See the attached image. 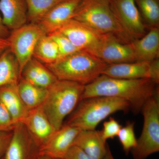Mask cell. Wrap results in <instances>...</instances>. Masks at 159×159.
Returning a JSON list of instances; mask_svg holds the SVG:
<instances>
[{
	"label": "cell",
	"mask_w": 159,
	"mask_h": 159,
	"mask_svg": "<svg viewBox=\"0 0 159 159\" xmlns=\"http://www.w3.org/2000/svg\"><path fill=\"white\" fill-rule=\"evenodd\" d=\"M155 83L150 79H124L102 75L84 86L81 99L90 97H117L126 100L134 113L142 111L145 102L159 93ZM81 99V100H82Z\"/></svg>",
	"instance_id": "cell-1"
},
{
	"label": "cell",
	"mask_w": 159,
	"mask_h": 159,
	"mask_svg": "<svg viewBox=\"0 0 159 159\" xmlns=\"http://www.w3.org/2000/svg\"><path fill=\"white\" fill-rule=\"evenodd\" d=\"M45 65L57 79L85 86L102 75L108 64L86 51H80Z\"/></svg>",
	"instance_id": "cell-2"
},
{
	"label": "cell",
	"mask_w": 159,
	"mask_h": 159,
	"mask_svg": "<svg viewBox=\"0 0 159 159\" xmlns=\"http://www.w3.org/2000/svg\"><path fill=\"white\" fill-rule=\"evenodd\" d=\"M84 88L78 83L57 79L47 89L40 106L55 130L62 126L65 119L81 101Z\"/></svg>",
	"instance_id": "cell-3"
},
{
	"label": "cell",
	"mask_w": 159,
	"mask_h": 159,
	"mask_svg": "<svg viewBox=\"0 0 159 159\" xmlns=\"http://www.w3.org/2000/svg\"><path fill=\"white\" fill-rule=\"evenodd\" d=\"M72 19L102 34H112L122 42L129 43L134 40L114 14L110 0H82Z\"/></svg>",
	"instance_id": "cell-4"
},
{
	"label": "cell",
	"mask_w": 159,
	"mask_h": 159,
	"mask_svg": "<svg viewBox=\"0 0 159 159\" xmlns=\"http://www.w3.org/2000/svg\"><path fill=\"white\" fill-rule=\"evenodd\" d=\"M66 124L80 130H93L102 120L118 111L130 109L129 102L114 97H97L83 99Z\"/></svg>",
	"instance_id": "cell-5"
},
{
	"label": "cell",
	"mask_w": 159,
	"mask_h": 159,
	"mask_svg": "<svg viewBox=\"0 0 159 159\" xmlns=\"http://www.w3.org/2000/svg\"><path fill=\"white\" fill-rule=\"evenodd\" d=\"M142 111L143 128L136 146L131 150L134 159H146L159 151V93L145 102Z\"/></svg>",
	"instance_id": "cell-6"
},
{
	"label": "cell",
	"mask_w": 159,
	"mask_h": 159,
	"mask_svg": "<svg viewBox=\"0 0 159 159\" xmlns=\"http://www.w3.org/2000/svg\"><path fill=\"white\" fill-rule=\"evenodd\" d=\"M44 34L37 24L29 23L11 31L7 39L9 49L17 59L20 74L27 63L33 57L35 46Z\"/></svg>",
	"instance_id": "cell-7"
},
{
	"label": "cell",
	"mask_w": 159,
	"mask_h": 159,
	"mask_svg": "<svg viewBox=\"0 0 159 159\" xmlns=\"http://www.w3.org/2000/svg\"><path fill=\"white\" fill-rule=\"evenodd\" d=\"M88 53L108 65L136 61L131 43L122 42L111 34H103L97 45Z\"/></svg>",
	"instance_id": "cell-8"
},
{
	"label": "cell",
	"mask_w": 159,
	"mask_h": 159,
	"mask_svg": "<svg viewBox=\"0 0 159 159\" xmlns=\"http://www.w3.org/2000/svg\"><path fill=\"white\" fill-rule=\"evenodd\" d=\"M111 7L119 22L134 40L146 33V28L134 0H110Z\"/></svg>",
	"instance_id": "cell-9"
},
{
	"label": "cell",
	"mask_w": 159,
	"mask_h": 159,
	"mask_svg": "<svg viewBox=\"0 0 159 159\" xmlns=\"http://www.w3.org/2000/svg\"><path fill=\"white\" fill-rule=\"evenodd\" d=\"M39 156V146L25 125L21 122L16 123L4 159H38Z\"/></svg>",
	"instance_id": "cell-10"
},
{
	"label": "cell",
	"mask_w": 159,
	"mask_h": 159,
	"mask_svg": "<svg viewBox=\"0 0 159 159\" xmlns=\"http://www.w3.org/2000/svg\"><path fill=\"white\" fill-rule=\"evenodd\" d=\"M80 130L68 124L55 131L39 148V155L52 159H64Z\"/></svg>",
	"instance_id": "cell-11"
},
{
	"label": "cell",
	"mask_w": 159,
	"mask_h": 159,
	"mask_svg": "<svg viewBox=\"0 0 159 159\" xmlns=\"http://www.w3.org/2000/svg\"><path fill=\"white\" fill-rule=\"evenodd\" d=\"M57 31L66 36L80 50L87 52L97 45L105 34L73 19L69 20Z\"/></svg>",
	"instance_id": "cell-12"
},
{
	"label": "cell",
	"mask_w": 159,
	"mask_h": 159,
	"mask_svg": "<svg viewBox=\"0 0 159 159\" xmlns=\"http://www.w3.org/2000/svg\"><path fill=\"white\" fill-rule=\"evenodd\" d=\"M82 0H64L54 6L41 19L37 25L48 34L57 31L73 16Z\"/></svg>",
	"instance_id": "cell-13"
},
{
	"label": "cell",
	"mask_w": 159,
	"mask_h": 159,
	"mask_svg": "<svg viewBox=\"0 0 159 159\" xmlns=\"http://www.w3.org/2000/svg\"><path fill=\"white\" fill-rule=\"evenodd\" d=\"M22 123L31 138L39 147L54 133L53 128L40 106L29 110Z\"/></svg>",
	"instance_id": "cell-14"
},
{
	"label": "cell",
	"mask_w": 159,
	"mask_h": 159,
	"mask_svg": "<svg viewBox=\"0 0 159 159\" xmlns=\"http://www.w3.org/2000/svg\"><path fill=\"white\" fill-rule=\"evenodd\" d=\"M102 75L119 79H151V61L108 64Z\"/></svg>",
	"instance_id": "cell-15"
},
{
	"label": "cell",
	"mask_w": 159,
	"mask_h": 159,
	"mask_svg": "<svg viewBox=\"0 0 159 159\" xmlns=\"http://www.w3.org/2000/svg\"><path fill=\"white\" fill-rule=\"evenodd\" d=\"M136 61H151L159 58V28L153 27L142 37L131 43Z\"/></svg>",
	"instance_id": "cell-16"
},
{
	"label": "cell",
	"mask_w": 159,
	"mask_h": 159,
	"mask_svg": "<svg viewBox=\"0 0 159 159\" xmlns=\"http://www.w3.org/2000/svg\"><path fill=\"white\" fill-rule=\"evenodd\" d=\"M3 23L10 31L27 24L28 9L26 0H0Z\"/></svg>",
	"instance_id": "cell-17"
},
{
	"label": "cell",
	"mask_w": 159,
	"mask_h": 159,
	"mask_svg": "<svg viewBox=\"0 0 159 159\" xmlns=\"http://www.w3.org/2000/svg\"><path fill=\"white\" fill-rule=\"evenodd\" d=\"M17 84H9L0 88V101L16 124L22 122L29 111L20 97Z\"/></svg>",
	"instance_id": "cell-18"
},
{
	"label": "cell",
	"mask_w": 159,
	"mask_h": 159,
	"mask_svg": "<svg viewBox=\"0 0 159 159\" xmlns=\"http://www.w3.org/2000/svg\"><path fill=\"white\" fill-rule=\"evenodd\" d=\"M73 145L79 147L93 159H102L107 149L106 142L96 129L80 130Z\"/></svg>",
	"instance_id": "cell-19"
},
{
	"label": "cell",
	"mask_w": 159,
	"mask_h": 159,
	"mask_svg": "<svg viewBox=\"0 0 159 159\" xmlns=\"http://www.w3.org/2000/svg\"><path fill=\"white\" fill-rule=\"evenodd\" d=\"M21 77L32 84L48 89L57 79L44 64L32 57L23 69Z\"/></svg>",
	"instance_id": "cell-20"
},
{
	"label": "cell",
	"mask_w": 159,
	"mask_h": 159,
	"mask_svg": "<svg viewBox=\"0 0 159 159\" xmlns=\"http://www.w3.org/2000/svg\"><path fill=\"white\" fill-rule=\"evenodd\" d=\"M20 78L17 59L10 49H7L0 56V88L18 84Z\"/></svg>",
	"instance_id": "cell-21"
},
{
	"label": "cell",
	"mask_w": 159,
	"mask_h": 159,
	"mask_svg": "<svg viewBox=\"0 0 159 159\" xmlns=\"http://www.w3.org/2000/svg\"><path fill=\"white\" fill-rule=\"evenodd\" d=\"M21 99L29 110L42 105L47 94V89L32 84L21 77L17 84Z\"/></svg>",
	"instance_id": "cell-22"
},
{
	"label": "cell",
	"mask_w": 159,
	"mask_h": 159,
	"mask_svg": "<svg viewBox=\"0 0 159 159\" xmlns=\"http://www.w3.org/2000/svg\"><path fill=\"white\" fill-rule=\"evenodd\" d=\"M60 57L57 44L48 34H43L35 46L33 57L44 65L56 62Z\"/></svg>",
	"instance_id": "cell-23"
},
{
	"label": "cell",
	"mask_w": 159,
	"mask_h": 159,
	"mask_svg": "<svg viewBox=\"0 0 159 159\" xmlns=\"http://www.w3.org/2000/svg\"><path fill=\"white\" fill-rule=\"evenodd\" d=\"M64 0H26L28 21L37 24L54 6Z\"/></svg>",
	"instance_id": "cell-24"
},
{
	"label": "cell",
	"mask_w": 159,
	"mask_h": 159,
	"mask_svg": "<svg viewBox=\"0 0 159 159\" xmlns=\"http://www.w3.org/2000/svg\"><path fill=\"white\" fill-rule=\"evenodd\" d=\"M145 25L159 27V0H134Z\"/></svg>",
	"instance_id": "cell-25"
},
{
	"label": "cell",
	"mask_w": 159,
	"mask_h": 159,
	"mask_svg": "<svg viewBox=\"0 0 159 159\" xmlns=\"http://www.w3.org/2000/svg\"><path fill=\"white\" fill-rule=\"evenodd\" d=\"M134 125V122H128L125 126L122 127L117 136L123 150L126 153H128L137 145Z\"/></svg>",
	"instance_id": "cell-26"
},
{
	"label": "cell",
	"mask_w": 159,
	"mask_h": 159,
	"mask_svg": "<svg viewBox=\"0 0 159 159\" xmlns=\"http://www.w3.org/2000/svg\"><path fill=\"white\" fill-rule=\"evenodd\" d=\"M48 34L57 44L59 51V58L80 51L72 43L66 36L59 31H54Z\"/></svg>",
	"instance_id": "cell-27"
},
{
	"label": "cell",
	"mask_w": 159,
	"mask_h": 159,
	"mask_svg": "<svg viewBox=\"0 0 159 159\" xmlns=\"http://www.w3.org/2000/svg\"><path fill=\"white\" fill-rule=\"evenodd\" d=\"M122 127L118 121L111 117L108 121L104 122L103 128L102 130L99 131V133L102 140L106 142L108 139L117 137Z\"/></svg>",
	"instance_id": "cell-28"
},
{
	"label": "cell",
	"mask_w": 159,
	"mask_h": 159,
	"mask_svg": "<svg viewBox=\"0 0 159 159\" xmlns=\"http://www.w3.org/2000/svg\"><path fill=\"white\" fill-rule=\"evenodd\" d=\"M15 125L9 112L0 101V131L12 130Z\"/></svg>",
	"instance_id": "cell-29"
},
{
	"label": "cell",
	"mask_w": 159,
	"mask_h": 159,
	"mask_svg": "<svg viewBox=\"0 0 159 159\" xmlns=\"http://www.w3.org/2000/svg\"><path fill=\"white\" fill-rule=\"evenodd\" d=\"M12 130L0 131V159L6 154L12 138Z\"/></svg>",
	"instance_id": "cell-30"
},
{
	"label": "cell",
	"mask_w": 159,
	"mask_h": 159,
	"mask_svg": "<svg viewBox=\"0 0 159 159\" xmlns=\"http://www.w3.org/2000/svg\"><path fill=\"white\" fill-rule=\"evenodd\" d=\"M64 159H93L83 150L75 145L69 149Z\"/></svg>",
	"instance_id": "cell-31"
},
{
	"label": "cell",
	"mask_w": 159,
	"mask_h": 159,
	"mask_svg": "<svg viewBox=\"0 0 159 159\" xmlns=\"http://www.w3.org/2000/svg\"><path fill=\"white\" fill-rule=\"evenodd\" d=\"M151 80L157 84L159 83V60L151 61Z\"/></svg>",
	"instance_id": "cell-32"
},
{
	"label": "cell",
	"mask_w": 159,
	"mask_h": 159,
	"mask_svg": "<svg viewBox=\"0 0 159 159\" xmlns=\"http://www.w3.org/2000/svg\"><path fill=\"white\" fill-rule=\"evenodd\" d=\"M11 31L3 23L2 18L0 15V38L7 39L9 37Z\"/></svg>",
	"instance_id": "cell-33"
},
{
	"label": "cell",
	"mask_w": 159,
	"mask_h": 159,
	"mask_svg": "<svg viewBox=\"0 0 159 159\" xmlns=\"http://www.w3.org/2000/svg\"><path fill=\"white\" fill-rule=\"evenodd\" d=\"M9 44L7 39L0 38V56L9 49Z\"/></svg>",
	"instance_id": "cell-34"
},
{
	"label": "cell",
	"mask_w": 159,
	"mask_h": 159,
	"mask_svg": "<svg viewBox=\"0 0 159 159\" xmlns=\"http://www.w3.org/2000/svg\"><path fill=\"white\" fill-rule=\"evenodd\" d=\"M102 159H115L114 158L113 156L112 153L108 145H107V149L106 153L104 157Z\"/></svg>",
	"instance_id": "cell-35"
},
{
	"label": "cell",
	"mask_w": 159,
	"mask_h": 159,
	"mask_svg": "<svg viewBox=\"0 0 159 159\" xmlns=\"http://www.w3.org/2000/svg\"><path fill=\"white\" fill-rule=\"evenodd\" d=\"M38 159H52L51 158L44 155H40Z\"/></svg>",
	"instance_id": "cell-36"
},
{
	"label": "cell",
	"mask_w": 159,
	"mask_h": 159,
	"mask_svg": "<svg viewBox=\"0 0 159 159\" xmlns=\"http://www.w3.org/2000/svg\"><path fill=\"white\" fill-rule=\"evenodd\" d=\"M2 159H4V158H2Z\"/></svg>",
	"instance_id": "cell-37"
}]
</instances>
